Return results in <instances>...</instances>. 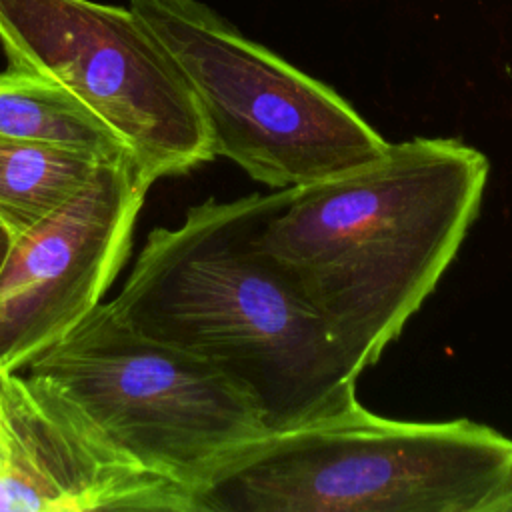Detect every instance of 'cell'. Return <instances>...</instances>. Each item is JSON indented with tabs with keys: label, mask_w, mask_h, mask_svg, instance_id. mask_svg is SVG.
<instances>
[{
	"label": "cell",
	"mask_w": 512,
	"mask_h": 512,
	"mask_svg": "<svg viewBox=\"0 0 512 512\" xmlns=\"http://www.w3.org/2000/svg\"><path fill=\"white\" fill-rule=\"evenodd\" d=\"M0 136L82 148L102 158L130 154L122 138L56 82L32 72H0Z\"/></svg>",
	"instance_id": "9c48e42d"
},
{
	"label": "cell",
	"mask_w": 512,
	"mask_h": 512,
	"mask_svg": "<svg viewBox=\"0 0 512 512\" xmlns=\"http://www.w3.org/2000/svg\"><path fill=\"white\" fill-rule=\"evenodd\" d=\"M190 512H512V440L468 418L392 420L358 404L258 436Z\"/></svg>",
	"instance_id": "3957f363"
},
{
	"label": "cell",
	"mask_w": 512,
	"mask_h": 512,
	"mask_svg": "<svg viewBox=\"0 0 512 512\" xmlns=\"http://www.w3.org/2000/svg\"><path fill=\"white\" fill-rule=\"evenodd\" d=\"M488 158L456 138L262 196L258 244L360 376L436 288L478 216Z\"/></svg>",
	"instance_id": "6da1fadb"
},
{
	"label": "cell",
	"mask_w": 512,
	"mask_h": 512,
	"mask_svg": "<svg viewBox=\"0 0 512 512\" xmlns=\"http://www.w3.org/2000/svg\"><path fill=\"white\" fill-rule=\"evenodd\" d=\"M190 512L186 492L110 446L60 394L0 378V512Z\"/></svg>",
	"instance_id": "ba28073f"
},
{
	"label": "cell",
	"mask_w": 512,
	"mask_h": 512,
	"mask_svg": "<svg viewBox=\"0 0 512 512\" xmlns=\"http://www.w3.org/2000/svg\"><path fill=\"white\" fill-rule=\"evenodd\" d=\"M102 160L82 148L0 136V220L20 236L68 202Z\"/></svg>",
	"instance_id": "30bf717a"
},
{
	"label": "cell",
	"mask_w": 512,
	"mask_h": 512,
	"mask_svg": "<svg viewBox=\"0 0 512 512\" xmlns=\"http://www.w3.org/2000/svg\"><path fill=\"white\" fill-rule=\"evenodd\" d=\"M262 196L210 198L154 228L112 306L138 334L230 374L278 432L360 402L330 328L258 244Z\"/></svg>",
	"instance_id": "7a4b0ae2"
},
{
	"label": "cell",
	"mask_w": 512,
	"mask_h": 512,
	"mask_svg": "<svg viewBox=\"0 0 512 512\" xmlns=\"http://www.w3.org/2000/svg\"><path fill=\"white\" fill-rule=\"evenodd\" d=\"M2 374H4V372H2V368H0V378H2Z\"/></svg>",
	"instance_id": "7c38bea8"
},
{
	"label": "cell",
	"mask_w": 512,
	"mask_h": 512,
	"mask_svg": "<svg viewBox=\"0 0 512 512\" xmlns=\"http://www.w3.org/2000/svg\"><path fill=\"white\" fill-rule=\"evenodd\" d=\"M14 242V234L10 232V228L0 220V270L8 258V252H10V246Z\"/></svg>",
	"instance_id": "8fae6325"
},
{
	"label": "cell",
	"mask_w": 512,
	"mask_h": 512,
	"mask_svg": "<svg viewBox=\"0 0 512 512\" xmlns=\"http://www.w3.org/2000/svg\"><path fill=\"white\" fill-rule=\"evenodd\" d=\"M120 454L192 494L266 434L256 402L216 364L132 330L112 302L24 370Z\"/></svg>",
	"instance_id": "277c9868"
},
{
	"label": "cell",
	"mask_w": 512,
	"mask_h": 512,
	"mask_svg": "<svg viewBox=\"0 0 512 512\" xmlns=\"http://www.w3.org/2000/svg\"><path fill=\"white\" fill-rule=\"evenodd\" d=\"M0 46L112 128L152 184L216 158L190 82L130 6L0 0Z\"/></svg>",
	"instance_id": "8992f818"
},
{
	"label": "cell",
	"mask_w": 512,
	"mask_h": 512,
	"mask_svg": "<svg viewBox=\"0 0 512 512\" xmlns=\"http://www.w3.org/2000/svg\"><path fill=\"white\" fill-rule=\"evenodd\" d=\"M190 82L214 156L274 190L320 182L390 146L334 88L244 36L202 0H128Z\"/></svg>",
	"instance_id": "5b68a950"
},
{
	"label": "cell",
	"mask_w": 512,
	"mask_h": 512,
	"mask_svg": "<svg viewBox=\"0 0 512 512\" xmlns=\"http://www.w3.org/2000/svg\"><path fill=\"white\" fill-rule=\"evenodd\" d=\"M150 186L132 154L102 160L68 202L14 238L0 270L2 372H22L102 302Z\"/></svg>",
	"instance_id": "52a82bcc"
}]
</instances>
